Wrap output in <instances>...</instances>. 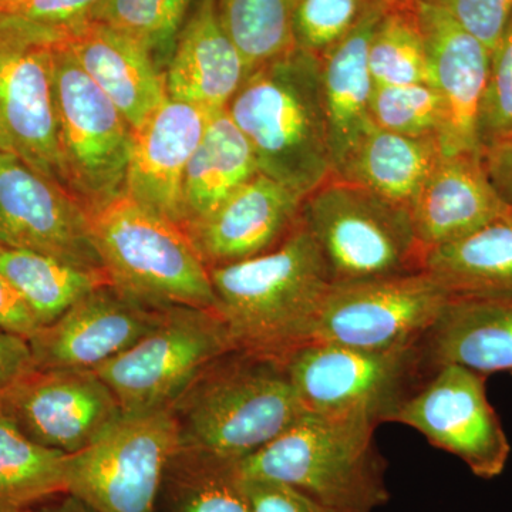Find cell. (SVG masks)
<instances>
[{"mask_svg":"<svg viewBox=\"0 0 512 512\" xmlns=\"http://www.w3.org/2000/svg\"><path fill=\"white\" fill-rule=\"evenodd\" d=\"M208 269L214 311L235 349L285 362L312 342L332 282L302 221L272 251Z\"/></svg>","mask_w":512,"mask_h":512,"instance_id":"cell-1","label":"cell"},{"mask_svg":"<svg viewBox=\"0 0 512 512\" xmlns=\"http://www.w3.org/2000/svg\"><path fill=\"white\" fill-rule=\"evenodd\" d=\"M259 173L305 198L333 175L320 60L303 50L249 72L227 106Z\"/></svg>","mask_w":512,"mask_h":512,"instance_id":"cell-2","label":"cell"},{"mask_svg":"<svg viewBox=\"0 0 512 512\" xmlns=\"http://www.w3.org/2000/svg\"><path fill=\"white\" fill-rule=\"evenodd\" d=\"M170 412L180 447L237 463L309 413L284 362L241 349L212 360Z\"/></svg>","mask_w":512,"mask_h":512,"instance_id":"cell-3","label":"cell"},{"mask_svg":"<svg viewBox=\"0 0 512 512\" xmlns=\"http://www.w3.org/2000/svg\"><path fill=\"white\" fill-rule=\"evenodd\" d=\"M375 421L306 413L239 463L245 478L288 485L340 512H373L389 503L386 460Z\"/></svg>","mask_w":512,"mask_h":512,"instance_id":"cell-4","label":"cell"},{"mask_svg":"<svg viewBox=\"0 0 512 512\" xmlns=\"http://www.w3.org/2000/svg\"><path fill=\"white\" fill-rule=\"evenodd\" d=\"M110 285L153 308L214 309L210 269L180 225L120 195L89 211Z\"/></svg>","mask_w":512,"mask_h":512,"instance_id":"cell-5","label":"cell"},{"mask_svg":"<svg viewBox=\"0 0 512 512\" xmlns=\"http://www.w3.org/2000/svg\"><path fill=\"white\" fill-rule=\"evenodd\" d=\"M301 221L332 285L424 271L412 211L332 175L302 201Z\"/></svg>","mask_w":512,"mask_h":512,"instance_id":"cell-6","label":"cell"},{"mask_svg":"<svg viewBox=\"0 0 512 512\" xmlns=\"http://www.w3.org/2000/svg\"><path fill=\"white\" fill-rule=\"evenodd\" d=\"M53 93L63 185L87 212L126 191L134 130L60 40Z\"/></svg>","mask_w":512,"mask_h":512,"instance_id":"cell-7","label":"cell"},{"mask_svg":"<svg viewBox=\"0 0 512 512\" xmlns=\"http://www.w3.org/2000/svg\"><path fill=\"white\" fill-rule=\"evenodd\" d=\"M286 372L309 413L387 421L430 375L420 343L412 348L367 350L309 342L285 360Z\"/></svg>","mask_w":512,"mask_h":512,"instance_id":"cell-8","label":"cell"},{"mask_svg":"<svg viewBox=\"0 0 512 512\" xmlns=\"http://www.w3.org/2000/svg\"><path fill=\"white\" fill-rule=\"evenodd\" d=\"M235 349L214 309L171 306L130 349L94 372L119 400L124 416L170 410L212 360Z\"/></svg>","mask_w":512,"mask_h":512,"instance_id":"cell-9","label":"cell"},{"mask_svg":"<svg viewBox=\"0 0 512 512\" xmlns=\"http://www.w3.org/2000/svg\"><path fill=\"white\" fill-rule=\"evenodd\" d=\"M178 447L170 410L124 416L92 446L70 454L67 494L96 512H157Z\"/></svg>","mask_w":512,"mask_h":512,"instance_id":"cell-10","label":"cell"},{"mask_svg":"<svg viewBox=\"0 0 512 512\" xmlns=\"http://www.w3.org/2000/svg\"><path fill=\"white\" fill-rule=\"evenodd\" d=\"M63 39L15 16L0 15V151L60 185L53 52Z\"/></svg>","mask_w":512,"mask_h":512,"instance_id":"cell-11","label":"cell"},{"mask_svg":"<svg viewBox=\"0 0 512 512\" xmlns=\"http://www.w3.org/2000/svg\"><path fill=\"white\" fill-rule=\"evenodd\" d=\"M450 301L426 271L330 286L312 342L367 350L412 348Z\"/></svg>","mask_w":512,"mask_h":512,"instance_id":"cell-12","label":"cell"},{"mask_svg":"<svg viewBox=\"0 0 512 512\" xmlns=\"http://www.w3.org/2000/svg\"><path fill=\"white\" fill-rule=\"evenodd\" d=\"M487 376L458 365L433 370L387 417L423 434L431 446L460 458L474 476H501L511 446L488 402Z\"/></svg>","mask_w":512,"mask_h":512,"instance_id":"cell-13","label":"cell"},{"mask_svg":"<svg viewBox=\"0 0 512 512\" xmlns=\"http://www.w3.org/2000/svg\"><path fill=\"white\" fill-rule=\"evenodd\" d=\"M0 245L55 256L106 275L82 202L5 151H0Z\"/></svg>","mask_w":512,"mask_h":512,"instance_id":"cell-14","label":"cell"},{"mask_svg":"<svg viewBox=\"0 0 512 512\" xmlns=\"http://www.w3.org/2000/svg\"><path fill=\"white\" fill-rule=\"evenodd\" d=\"M0 410L30 440L69 456L92 446L124 417L94 370L33 369L3 397Z\"/></svg>","mask_w":512,"mask_h":512,"instance_id":"cell-15","label":"cell"},{"mask_svg":"<svg viewBox=\"0 0 512 512\" xmlns=\"http://www.w3.org/2000/svg\"><path fill=\"white\" fill-rule=\"evenodd\" d=\"M165 309L100 286L30 336L36 369H99L156 328Z\"/></svg>","mask_w":512,"mask_h":512,"instance_id":"cell-16","label":"cell"},{"mask_svg":"<svg viewBox=\"0 0 512 512\" xmlns=\"http://www.w3.org/2000/svg\"><path fill=\"white\" fill-rule=\"evenodd\" d=\"M414 15L426 43L434 89L444 106L439 143L444 157L481 156L477 121L491 52L444 10L414 0Z\"/></svg>","mask_w":512,"mask_h":512,"instance_id":"cell-17","label":"cell"},{"mask_svg":"<svg viewBox=\"0 0 512 512\" xmlns=\"http://www.w3.org/2000/svg\"><path fill=\"white\" fill-rule=\"evenodd\" d=\"M214 113L167 97L134 131L124 194L183 228L185 171Z\"/></svg>","mask_w":512,"mask_h":512,"instance_id":"cell-18","label":"cell"},{"mask_svg":"<svg viewBox=\"0 0 512 512\" xmlns=\"http://www.w3.org/2000/svg\"><path fill=\"white\" fill-rule=\"evenodd\" d=\"M302 201L301 195L259 173L185 232L208 268L234 264L284 242L301 224Z\"/></svg>","mask_w":512,"mask_h":512,"instance_id":"cell-19","label":"cell"},{"mask_svg":"<svg viewBox=\"0 0 512 512\" xmlns=\"http://www.w3.org/2000/svg\"><path fill=\"white\" fill-rule=\"evenodd\" d=\"M64 45L134 131L167 100L164 70L146 47L119 30L90 22Z\"/></svg>","mask_w":512,"mask_h":512,"instance_id":"cell-20","label":"cell"},{"mask_svg":"<svg viewBox=\"0 0 512 512\" xmlns=\"http://www.w3.org/2000/svg\"><path fill=\"white\" fill-rule=\"evenodd\" d=\"M247 74V64L222 26L217 0H198L165 67L168 97L225 110Z\"/></svg>","mask_w":512,"mask_h":512,"instance_id":"cell-21","label":"cell"},{"mask_svg":"<svg viewBox=\"0 0 512 512\" xmlns=\"http://www.w3.org/2000/svg\"><path fill=\"white\" fill-rule=\"evenodd\" d=\"M508 210L474 154L441 157L410 208L426 252L473 234Z\"/></svg>","mask_w":512,"mask_h":512,"instance_id":"cell-22","label":"cell"},{"mask_svg":"<svg viewBox=\"0 0 512 512\" xmlns=\"http://www.w3.org/2000/svg\"><path fill=\"white\" fill-rule=\"evenodd\" d=\"M420 350L429 373L458 365L512 375V296L450 298Z\"/></svg>","mask_w":512,"mask_h":512,"instance_id":"cell-23","label":"cell"},{"mask_svg":"<svg viewBox=\"0 0 512 512\" xmlns=\"http://www.w3.org/2000/svg\"><path fill=\"white\" fill-rule=\"evenodd\" d=\"M390 5L372 10L349 36L320 59L333 175L339 173L363 138L376 127L370 117L375 83L369 69V47Z\"/></svg>","mask_w":512,"mask_h":512,"instance_id":"cell-24","label":"cell"},{"mask_svg":"<svg viewBox=\"0 0 512 512\" xmlns=\"http://www.w3.org/2000/svg\"><path fill=\"white\" fill-rule=\"evenodd\" d=\"M258 174V163L247 138L227 109L215 111L185 171L184 231L205 220Z\"/></svg>","mask_w":512,"mask_h":512,"instance_id":"cell-25","label":"cell"},{"mask_svg":"<svg viewBox=\"0 0 512 512\" xmlns=\"http://www.w3.org/2000/svg\"><path fill=\"white\" fill-rule=\"evenodd\" d=\"M424 271L450 298L512 296V210L467 237L430 249Z\"/></svg>","mask_w":512,"mask_h":512,"instance_id":"cell-26","label":"cell"},{"mask_svg":"<svg viewBox=\"0 0 512 512\" xmlns=\"http://www.w3.org/2000/svg\"><path fill=\"white\" fill-rule=\"evenodd\" d=\"M441 157L437 137L403 136L375 127L335 175L410 210Z\"/></svg>","mask_w":512,"mask_h":512,"instance_id":"cell-27","label":"cell"},{"mask_svg":"<svg viewBox=\"0 0 512 512\" xmlns=\"http://www.w3.org/2000/svg\"><path fill=\"white\" fill-rule=\"evenodd\" d=\"M157 512H252L239 463L178 447L165 470Z\"/></svg>","mask_w":512,"mask_h":512,"instance_id":"cell-28","label":"cell"},{"mask_svg":"<svg viewBox=\"0 0 512 512\" xmlns=\"http://www.w3.org/2000/svg\"><path fill=\"white\" fill-rule=\"evenodd\" d=\"M0 274L19 293L39 322L49 325L87 293L110 284L107 275L55 256L0 245Z\"/></svg>","mask_w":512,"mask_h":512,"instance_id":"cell-29","label":"cell"},{"mask_svg":"<svg viewBox=\"0 0 512 512\" xmlns=\"http://www.w3.org/2000/svg\"><path fill=\"white\" fill-rule=\"evenodd\" d=\"M69 454L30 440L0 410V512H25L67 494Z\"/></svg>","mask_w":512,"mask_h":512,"instance_id":"cell-30","label":"cell"},{"mask_svg":"<svg viewBox=\"0 0 512 512\" xmlns=\"http://www.w3.org/2000/svg\"><path fill=\"white\" fill-rule=\"evenodd\" d=\"M296 0H217L225 32L237 46L248 73L295 49Z\"/></svg>","mask_w":512,"mask_h":512,"instance_id":"cell-31","label":"cell"},{"mask_svg":"<svg viewBox=\"0 0 512 512\" xmlns=\"http://www.w3.org/2000/svg\"><path fill=\"white\" fill-rule=\"evenodd\" d=\"M413 2L392 3L377 25L369 47V69L375 84L433 86L429 55Z\"/></svg>","mask_w":512,"mask_h":512,"instance_id":"cell-32","label":"cell"},{"mask_svg":"<svg viewBox=\"0 0 512 512\" xmlns=\"http://www.w3.org/2000/svg\"><path fill=\"white\" fill-rule=\"evenodd\" d=\"M198 0H104L90 22L137 40L165 72L175 43Z\"/></svg>","mask_w":512,"mask_h":512,"instance_id":"cell-33","label":"cell"},{"mask_svg":"<svg viewBox=\"0 0 512 512\" xmlns=\"http://www.w3.org/2000/svg\"><path fill=\"white\" fill-rule=\"evenodd\" d=\"M370 117L377 128L410 137L440 138L446 120L440 94L430 84H375Z\"/></svg>","mask_w":512,"mask_h":512,"instance_id":"cell-34","label":"cell"},{"mask_svg":"<svg viewBox=\"0 0 512 512\" xmlns=\"http://www.w3.org/2000/svg\"><path fill=\"white\" fill-rule=\"evenodd\" d=\"M392 0H296L295 47L322 59L363 22L372 10Z\"/></svg>","mask_w":512,"mask_h":512,"instance_id":"cell-35","label":"cell"},{"mask_svg":"<svg viewBox=\"0 0 512 512\" xmlns=\"http://www.w3.org/2000/svg\"><path fill=\"white\" fill-rule=\"evenodd\" d=\"M477 136L481 151L512 138V16L497 46L491 50Z\"/></svg>","mask_w":512,"mask_h":512,"instance_id":"cell-36","label":"cell"},{"mask_svg":"<svg viewBox=\"0 0 512 512\" xmlns=\"http://www.w3.org/2000/svg\"><path fill=\"white\" fill-rule=\"evenodd\" d=\"M437 6L493 50L512 16V0H423Z\"/></svg>","mask_w":512,"mask_h":512,"instance_id":"cell-37","label":"cell"},{"mask_svg":"<svg viewBox=\"0 0 512 512\" xmlns=\"http://www.w3.org/2000/svg\"><path fill=\"white\" fill-rule=\"evenodd\" d=\"M104 0H23L10 16L49 30L66 39L74 30L90 23Z\"/></svg>","mask_w":512,"mask_h":512,"instance_id":"cell-38","label":"cell"},{"mask_svg":"<svg viewBox=\"0 0 512 512\" xmlns=\"http://www.w3.org/2000/svg\"><path fill=\"white\" fill-rule=\"evenodd\" d=\"M244 483L252 512H340L285 484L245 477Z\"/></svg>","mask_w":512,"mask_h":512,"instance_id":"cell-39","label":"cell"},{"mask_svg":"<svg viewBox=\"0 0 512 512\" xmlns=\"http://www.w3.org/2000/svg\"><path fill=\"white\" fill-rule=\"evenodd\" d=\"M33 369L36 365L29 340L0 329V402Z\"/></svg>","mask_w":512,"mask_h":512,"instance_id":"cell-40","label":"cell"},{"mask_svg":"<svg viewBox=\"0 0 512 512\" xmlns=\"http://www.w3.org/2000/svg\"><path fill=\"white\" fill-rule=\"evenodd\" d=\"M39 322L8 279L0 274V329L29 339Z\"/></svg>","mask_w":512,"mask_h":512,"instance_id":"cell-41","label":"cell"},{"mask_svg":"<svg viewBox=\"0 0 512 512\" xmlns=\"http://www.w3.org/2000/svg\"><path fill=\"white\" fill-rule=\"evenodd\" d=\"M481 161L498 197L512 210V138L485 148Z\"/></svg>","mask_w":512,"mask_h":512,"instance_id":"cell-42","label":"cell"},{"mask_svg":"<svg viewBox=\"0 0 512 512\" xmlns=\"http://www.w3.org/2000/svg\"><path fill=\"white\" fill-rule=\"evenodd\" d=\"M39 512H96L87 507L79 498L70 494H63L56 497V501L45 505Z\"/></svg>","mask_w":512,"mask_h":512,"instance_id":"cell-43","label":"cell"},{"mask_svg":"<svg viewBox=\"0 0 512 512\" xmlns=\"http://www.w3.org/2000/svg\"><path fill=\"white\" fill-rule=\"evenodd\" d=\"M22 2L23 0H0V15H8Z\"/></svg>","mask_w":512,"mask_h":512,"instance_id":"cell-44","label":"cell"},{"mask_svg":"<svg viewBox=\"0 0 512 512\" xmlns=\"http://www.w3.org/2000/svg\"><path fill=\"white\" fill-rule=\"evenodd\" d=\"M394 3H410L413 2V0H392Z\"/></svg>","mask_w":512,"mask_h":512,"instance_id":"cell-45","label":"cell"},{"mask_svg":"<svg viewBox=\"0 0 512 512\" xmlns=\"http://www.w3.org/2000/svg\"><path fill=\"white\" fill-rule=\"evenodd\" d=\"M25 512H39V511L28 510V511H25Z\"/></svg>","mask_w":512,"mask_h":512,"instance_id":"cell-46","label":"cell"}]
</instances>
